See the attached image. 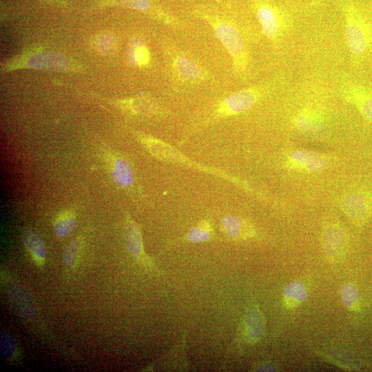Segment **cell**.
Wrapping results in <instances>:
<instances>
[{
  "instance_id": "1",
  "label": "cell",
  "mask_w": 372,
  "mask_h": 372,
  "mask_svg": "<svg viewBox=\"0 0 372 372\" xmlns=\"http://www.w3.org/2000/svg\"><path fill=\"white\" fill-rule=\"evenodd\" d=\"M193 12L213 29L231 57L234 74L240 79H245L248 74L249 58L238 28L223 15L207 8L197 7Z\"/></svg>"
},
{
  "instance_id": "2",
  "label": "cell",
  "mask_w": 372,
  "mask_h": 372,
  "mask_svg": "<svg viewBox=\"0 0 372 372\" xmlns=\"http://www.w3.org/2000/svg\"><path fill=\"white\" fill-rule=\"evenodd\" d=\"M170 81L175 88L189 89L207 81L208 71L172 43L164 45Z\"/></svg>"
},
{
  "instance_id": "3",
  "label": "cell",
  "mask_w": 372,
  "mask_h": 372,
  "mask_svg": "<svg viewBox=\"0 0 372 372\" xmlns=\"http://www.w3.org/2000/svg\"><path fill=\"white\" fill-rule=\"evenodd\" d=\"M267 90L260 85H255L234 92L220 100L203 121L196 124L182 139L185 143L196 131L220 119L242 113L258 102L265 94Z\"/></svg>"
},
{
  "instance_id": "4",
  "label": "cell",
  "mask_w": 372,
  "mask_h": 372,
  "mask_svg": "<svg viewBox=\"0 0 372 372\" xmlns=\"http://www.w3.org/2000/svg\"><path fill=\"white\" fill-rule=\"evenodd\" d=\"M345 39L354 63L362 61L372 46V27L353 5L344 8Z\"/></svg>"
},
{
  "instance_id": "5",
  "label": "cell",
  "mask_w": 372,
  "mask_h": 372,
  "mask_svg": "<svg viewBox=\"0 0 372 372\" xmlns=\"http://www.w3.org/2000/svg\"><path fill=\"white\" fill-rule=\"evenodd\" d=\"M135 134L146 150L160 161L196 169L201 172L229 180L238 185H243L245 187H247L238 179L228 175L225 172L197 164L187 158L186 156L183 155L170 144L142 132H136Z\"/></svg>"
},
{
  "instance_id": "6",
  "label": "cell",
  "mask_w": 372,
  "mask_h": 372,
  "mask_svg": "<svg viewBox=\"0 0 372 372\" xmlns=\"http://www.w3.org/2000/svg\"><path fill=\"white\" fill-rule=\"evenodd\" d=\"M321 243L324 256L331 263L340 262L349 247L348 234L340 220L328 216L322 221Z\"/></svg>"
},
{
  "instance_id": "7",
  "label": "cell",
  "mask_w": 372,
  "mask_h": 372,
  "mask_svg": "<svg viewBox=\"0 0 372 372\" xmlns=\"http://www.w3.org/2000/svg\"><path fill=\"white\" fill-rule=\"evenodd\" d=\"M254 10L266 37L274 43L280 41L290 28V20L285 12L263 0L254 3Z\"/></svg>"
},
{
  "instance_id": "8",
  "label": "cell",
  "mask_w": 372,
  "mask_h": 372,
  "mask_svg": "<svg viewBox=\"0 0 372 372\" xmlns=\"http://www.w3.org/2000/svg\"><path fill=\"white\" fill-rule=\"evenodd\" d=\"M17 68L65 72L74 70L75 65L61 54L40 52L21 56L19 60L7 64L6 70Z\"/></svg>"
},
{
  "instance_id": "9",
  "label": "cell",
  "mask_w": 372,
  "mask_h": 372,
  "mask_svg": "<svg viewBox=\"0 0 372 372\" xmlns=\"http://www.w3.org/2000/svg\"><path fill=\"white\" fill-rule=\"evenodd\" d=\"M339 205L342 211L358 227H362L372 214V196L363 190L345 193Z\"/></svg>"
},
{
  "instance_id": "10",
  "label": "cell",
  "mask_w": 372,
  "mask_h": 372,
  "mask_svg": "<svg viewBox=\"0 0 372 372\" xmlns=\"http://www.w3.org/2000/svg\"><path fill=\"white\" fill-rule=\"evenodd\" d=\"M287 169L306 173L323 171L330 165V158L325 154L306 149H296L287 154L284 158Z\"/></svg>"
},
{
  "instance_id": "11",
  "label": "cell",
  "mask_w": 372,
  "mask_h": 372,
  "mask_svg": "<svg viewBox=\"0 0 372 372\" xmlns=\"http://www.w3.org/2000/svg\"><path fill=\"white\" fill-rule=\"evenodd\" d=\"M125 245L128 252L143 266L157 269L153 260L144 251L141 227L127 214L124 231Z\"/></svg>"
},
{
  "instance_id": "12",
  "label": "cell",
  "mask_w": 372,
  "mask_h": 372,
  "mask_svg": "<svg viewBox=\"0 0 372 372\" xmlns=\"http://www.w3.org/2000/svg\"><path fill=\"white\" fill-rule=\"evenodd\" d=\"M106 5L141 11L150 17L172 28H179L180 21L151 0H107Z\"/></svg>"
},
{
  "instance_id": "13",
  "label": "cell",
  "mask_w": 372,
  "mask_h": 372,
  "mask_svg": "<svg viewBox=\"0 0 372 372\" xmlns=\"http://www.w3.org/2000/svg\"><path fill=\"white\" fill-rule=\"evenodd\" d=\"M265 331V319L258 306L252 305L245 311L240 327L242 340L249 344H254L263 337Z\"/></svg>"
},
{
  "instance_id": "14",
  "label": "cell",
  "mask_w": 372,
  "mask_h": 372,
  "mask_svg": "<svg viewBox=\"0 0 372 372\" xmlns=\"http://www.w3.org/2000/svg\"><path fill=\"white\" fill-rule=\"evenodd\" d=\"M116 104L124 112L134 116H163L167 113L152 98L145 96L120 99Z\"/></svg>"
},
{
  "instance_id": "15",
  "label": "cell",
  "mask_w": 372,
  "mask_h": 372,
  "mask_svg": "<svg viewBox=\"0 0 372 372\" xmlns=\"http://www.w3.org/2000/svg\"><path fill=\"white\" fill-rule=\"evenodd\" d=\"M220 230L228 239L235 241L252 239L258 234L255 225L251 221L232 215L221 219Z\"/></svg>"
},
{
  "instance_id": "16",
  "label": "cell",
  "mask_w": 372,
  "mask_h": 372,
  "mask_svg": "<svg viewBox=\"0 0 372 372\" xmlns=\"http://www.w3.org/2000/svg\"><path fill=\"white\" fill-rule=\"evenodd\" d=\"M295 127L304 135L318 140H322L327 134L322 117L313 110L304 108L293 118Z\"/></svg>"
},
{
  "instance_id": "17",
  "label": "cell",
  "mask_w": 372,
  "mask_h": 372,
  "mask_svg": "<svg viewBox=\"0 0 372 372\" xmlns=\"http://www.w3.org/2000/svg\"><path fill=\"white\" fill-rule=\"evenodd\" d=\"M342 95L367 120L372 121V88L355 83L342 87Z\"/></svg>"
},
{
  "instance_id": "18",
  "label": "cell",
  "mask_w": 372,
  "mask_h": 372,
  "mask_svg": "<svg viewBox=\"0 0 372 372\" xmlns=\"http://www.w3.org/2000/svg\"><path fill=\"white\" fill-rule=\"evenodd\" d=\"M110 169L114 182L121 188L134 192L136 185L133 167L130 162L121 155L113 156L110 161Z\"/></svg>"
},
{
  "instance_id": "19",
  "label": "cell",
  "mask_w": 372,
  "mask_h": 372,
  "mask_svg": "<svg viewBox=\"0 0 372 372\" xmlns=\"http://www.w3.org/2000/svg\"><path fill=\"white\" fill-rule=\"evenodd\" d=\"M9 299L19 315L32 318L36 312L35 305L28 293L21 286L12 283L7 287Z\"/></svg>"
},
{
  "instance_id": "20",
  "label": "cell",
  "mask_w": 372,
  "mask_h": 372,
  "mask_svg": "<svg viewBox=\"0 0 372 372\" xmlns=\"http://www.w3.org/2000/svg\"><path fill=\"white\" fill-rule=\"evenodd\" d=\"M216 237L214 229L207 219L199 221L197 225L190 229L184 236L175 239L169 245L174 246L180 243H198L214 240Z\"/></svg>"
},
{
  "instance_id": "21",
  "label": "cell",
  "mask_w": 372,
  "mask_h": 372,
  "mask_svg": "<svg viewBox=\"0 0 372 372\" xmlns=\"http://www.w3.org/2000/svg\"><path fill=\"white\" fill-rule=\"evenodd\" d=\"M308 297L307 285L299 280L287 283L282 291V300L288 309H295L304 302Z\"/></svg>"
},
{
  "instance_id": "22",
  "label": "cell",
  "mask_w": 372,
  "mask_h": 372,
  "mask_svg": "<svg viewBox=\"0 0 372 372\" xmlns=\"http://www.w3.org/2000/svg\"><path fill=\"white\" fill-rule=\"evenodd\" d=\"M128 59L132 65L138 68H146L150 63V52L141 39L136 38L130 42Z\"/></svg>"
},
{
  "instance_id": "23",
  "label": "cell",
  "mask_w": 372,
  "mask_h": 372,
  "mask_svg": "<svg viewBox=\"0 0 372 372\" xmlns=\"http://www.w3.org/2000/svg\"><path fill=\"white\" fill-rule=\"evenodd\" d=\"M23 238L35 262L43 265L45 261V249L39 235L32 229H27L23 232Z\"/></svg>"
},
{
  "instance_id": "24",
  "label": "cell",
  "mask_w": 372,
  "mask_h": 372,
  "mask_svg": "<svg viewBox=\"0 0 372 372\" xmlns=\"http://www.w3.org/2000/svg\"><path fill=\"white\" fill-rule=\"evenodd\" d=\"M76 225V218L74 211L64 210L57 216L54 222V231L59 237H63L73 231Z\"/></svg>"
},
{
  "instance_id": "25",
  "label": "cell",
  "mask_w": 372,
  "mask_h": 372,
  "mask_svg": "<svg viewBox=\"0 0 372 372\" xmlns=\"http://www.w3.org/2000/svg\"><path fill=\"white\" fill-rule=\"evenodd\" d=\"M342 301L349 311H356L360 309V293L358 287L352 282H346L340 290Z\"/></svg>"
},
{
  "instance_id": "26",
  "label": "cell",
  "mask_w": 372,
  "mask_h": 372,
  "mask_svg": "<svg viewBox=\"0 0 372 372\" xmlns=\"http://www.w3.org/2000/svg\"><path fill=\"white\" fill-rule=\"evenodd\" d=\"M96 46L99 52L105 54H113L117 47V41L112 33L99 35L96 40Z\"/></svg>"
},
{
  "instance_id": "27",
  "label": "cell",
  "mask_w": 372,
  "mask_h": 372,
  "mask_svg": "<svg viewBox=\"0 0 372 372\" xmlns=\"http://www.w3.org/2000/svg\"><path fill=\"white\" fill-rule=\"evenodd\" d=\"M80 245V240L75 238L70 241L66 246L63 254V260L65 265L72 266L74 264Z\"/></svg>"
},
{
  "instance_id": "28",
  "label": "cell",
  "mask_w": 372,
  "mask_h": 372,
  "mask_svg": "<svg viewBox=\"0 0 372 372\" xmlns=\"http://www.w3.org/2000/svg\"><path fill=\"white\" fill-rule=\"evenodd\" d=\"M0 351L5 358H11L15 351V343L12 336L5 331L0 334Z\"/></svg>"
},
{
  "instance_id": "29",
  "label": "cell",
  "mask_w": 372,
  "mask_h": 372,
  "mask_svg": "<svg viewBox=\"0 0 372 372\" xmlns=\"http://www.w3.org/2000/svg\"><path fill=\"white\" fill-rule=\"evenodd\" d=\"M276 367L269 362H263L257 364L254 368V371H274Z\"/></svg>"
},
{
  "instance_id": "30",
  "label": "cell",
  "mask_w": 372,
  "mask_h": 372,
  "mask_svg": "<svg viewBox=\"0 0 372 372\" xmlns=\"http://www.w3.org/2000/svg\"><path fill=\"white\" fill-rule=\"evenodd\" d=\"M44 1L51 2L52 3H56V4H59L62 2L61 0H44Z\"/></svg>"
}]
</instances>
